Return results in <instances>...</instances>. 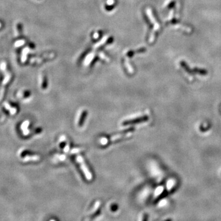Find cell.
<instances>
[{
    "mask_svg": "<svg viewBox=\"0 0 221 221\" xmlns=\"http://www.w3.org/2000/svg\"><path fill=\"white\" fill-rule=\"evenodd\" d=\"M76 160H77V161H78V162L79 163V165L81 166V168L86 178H87L89 181L91 180L92 178V174L90 173V172L89 170L87 165H86V164L85 163V162H84V159H82V157L81 156H79L77 157Z\"/></svg>",
    "mask_w": 221,
    "mask_h": 221,
    "instance_id": "cell-1",
    "label": "cell"
},
{
    "mask_svg": "<svg viewBox=\"0 0 221 221\" xmlns=\"http://www.w3.org/2000/svg\"><path fill=\"white\" fill-rule=\"evenodd\" d=\"M148 119H149V117L148 116H143V117H138V118L135 119L127 120V121L124 122L123 124L127 125V124H132V123H141V122H142L147 121Z\"/></svg>",
    "mask_w": 221,
    "mask_h": 221,
    "instance_id": "cell-2",
    "label": "cell"
},
{
    "mask_svg": "<svg viewBox=\"0 0 221 221\" xmlns=\"http://www.w3.org/2000/svg\"><path fill=\"white\" fill-rule=\"evenodd\" d=\"M131 133H122V134H116V135H114V136H112V137H111L109 138V140H108V141H114L125 138H127V137H128L131 135Z\"/></svg>",
    "mask_w": 221,
    "mask_h": 221,
    "instance_id": "cell-3",
    "label": "cell"
},
{
    "mask_svg": "<svg viewBox=\"0 0 221 221\" xmlns=\"http://www.w3.org/2000/svg\"><path fill=\"white\" fill-rule=\"evenodd\" d=\"M87 111H86L85 110H83L81 114L79 116V120H78V126H81L83 124V122H84V120L86 117V116H87Z\"/></svg>",
    "mask_w": 221,
    "mask_h": 221,
    "instance_id": "cell-4",
    "label": "cell"
},
{
    "mask_svg": "<svg viewBox=\"0 0 221 221\" xmlns=\"http://www.w3.org/2000/svg\"><path fill=\"white\" fill-rule=\"evenodd\" d=\"M40 159V157L36 155H28L24 157V161H37Z\"/></svg>",
    "mask_w": 221,
    "mask_h": 221,
    "instance_id": "cell-5",
    "label": "cell"
},
{
    "mask_svg": "<svg viewBox=\"0 0 221 221\" xmlns=\"http://www.w3.org/2000/svg\"><path fill=\"white\" fill-rule=\"evenodd\" d=\"M100 205H101V203L100 202V201H97V202L95 204L93 209L91 210L90 213V214L92 216V215L95 214L96 213H97V211H98V210H99Z\"/></svg>",
    "mask_w": 221,
    "mask_h": 221,
    "instance_id": "cell-6",
    "label": "cell"
},
{
    "mask_svg": "<svg viewBox=\"0 0 221 221\" xmlns=\"http://www.w3.org/2000/svg\"><path fill=\"white\" fill-rule=\"evenodd\" d=\"M10 79H11V76L9 75V74L7 75V76L6 77L5 79H4V81H3V85L6 84L9 81H10Z\"/></svg>",
    "mask_w": 221,
    "mask_h": 221,
    "instance_id": "cell-7",
    "label": "cell"
},
{
    "mask_svg": "<svg viewBox=\"0 0 221 221\" xmlns=\"http://www.w3.org/2000/svg\"><path fill=\"white\" fill-rule=\"evenodd\" d=\"M17 29H18V31L19 33H21L22 32V25L21 23H18L17 24Z\"/></svg>",
    "mask_w": 221,
    "mask_h": 221,
    "instance_id": "cell-8",
    "label": "cell"
},
{
    "mask_svg": "<svg viewBox=\"0 0 221 221\" xmlns=\"http://www.w3.org/2000/svg\"><path fill=\"white\" fill-rule=\"evenodd\" d=\"M69 149H70V146H69V145H68V144H67V145H66L65 146V147H64V149H63V150H64V151H65V152H68V151H69Z\"/></svg>",
    "mask_w": 221,
    "mask_h": 221,
    "instance_id": "cell-9",
    "label": "cell"
},
{
    "mask_svg": "<svg viewBox=\"0 0 221 221\" xmlns=\"http://www.w3.org/2000/svg\"><path fill=\"white\" fill-rule=\"evenodd\" d=\"M81 150V149H74L71 151V153H78V152H79Z\"/></svg>",
    "mask_w": 221,
    "mask_h": 221,
    "instance_id": "cell-10",
    "label": "cell"
},
{
    "mask_svg": "<svg viewBox=\"0 0 221 221\" xmlns=\"http://www.w3.org/2000/svg\"><path fill=\"white\" fill-rule=\"evenodd\" d=\"M23 41H18V42H17L16 43H15V46H21V45H22V44H23Z\"/></svg>",
    "mask_w": 221,
    "mask_h": 221,
    "instance_id": "cell-11",
    "label": "cell"
},
{
    "mask_svg": "<svg viewBox=\"0 0 221 221\" xmlns=\"http://www.w3.org/2000/svg\"><path fill=\"white\" fill-rule=\"evenodd\" d=\"M1 23H0V27H1Z\"/></svg>",
    "mask_w": 221,
    "mask_h": 221,
    "instance_id": "cell-12",
    "label": "cell"
}]
</instances>
